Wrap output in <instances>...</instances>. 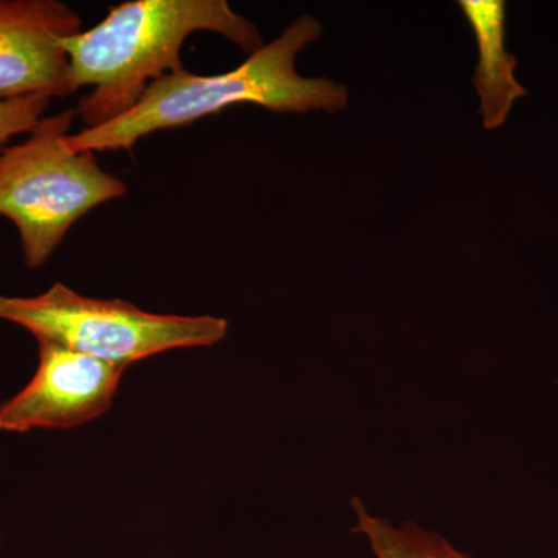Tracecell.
<instances>
[{"label":"cell","mask_w":558,"mask_h":558,"mask_svg":"<svg viewBox=\"0 0 558 558\" xmlns=\"http://www.w3.org/2000/svg\"><path fill=\"white\" fill-rule=\"evenodd\" d=\"M322 33V24L306 14L230 72L202 76L183 69L160 76L126 113L101 126L70 134L69 145L78 153H132L148 135L185 126L238 105H256L271 112H339L348 105L347 87L333 80L306 78L295 68L301 51Z\"/></svg>","instance_id":"7a4b0ae2"},{"label":"cell","mask_w":558,"mask_h":558,"mask_svg":"<svg viewBox=\"0 0 558 558\" xmlns=\"http://www.w3.org/2000/svg\"><path fill=\"white\" fill-rule=\"evenodd\" d=\"M60 0H0V101L73 94L62 39L83 31Z\"/></svg>","instance_id":"8992f818"},{"label":"cell","mask_w":558,"mask_h":558,"mask_svg":"<svg viewBox=\"0 0 558 558\" xmlns=\"http://www.w3.org/2000/svg\"><path fill=\"white\" fill-rule=\"evenodd\" d=\"M354 508L357 531L368 538L377 558H468L435 532L422 531L413 523L395 527L388 521L371 517L357 499Z\"/></svg>","instance_id":"ba28073f"},{"label":"cell","mask_w":558,"mask_h":558,"mask_svg":"<svg viewBox=\"0 0 558 558\" xmlns=\"http://www.w3.org/2000/svg\"><path fill=\"white\" fill-rule=\"evenodd\" d=\"M0 319L123 368L172 349L215 347L229 330L226 318L153 314L128 301L80 295L62 282L36 296L0 295Z\"/></svg>","instance_id":"277c9868"},{"label":"cell","mask_w":558,"mask_h":558,"mask_svg":"<svg viewBox=\"0 0 558 558\" xmlns=\"http://www.w3.org/2000/svg\"><path fill=\"white\" fill-rule=\"evenodd\" d=\"M51 98L38 94L0 101V150L17 135L28 134L44 119Z\"/></svg>","instance_id":"9c48e42d"},{"label":"cell","mask_w":558,"mask_h":558,"mask_svg":"<svg viewBox=\"0 0 558 558\" xmlns=\"http://www.w3.org/2000/svg\"><path fill=\"white\" fill-rule=\"evenodd\" d=\"M76 109L44 117L24 142L0 150V216L20 233L28 269L46 264L81 218L128 193L92 150L69 145Z\"/></svg>","instance_id":"3957f363"},{"label":"cell","mask_w":558,"mask_h":558,"mask_svg":"<svg viewBox=\"0 0 558 558\" xmlns=\"http://www.w3.org/2000/svg\"><path fill=\"white\" fill-rule=\"evenodd\" d=\"M38 343V369L27 387L0 405V432L72 429L109 411L126 368L49 341Z\"/></svg>","instance_id":"5b68a950"},{"label":"cell","mask_w":558,"mask_h":558,"mask_svg":"<svg viewBox=\"0 0 558 558\" xmlns=\"http://www.w3.org/2000/svg\"><path fill=\"white\" fill-rule=\"evenodd\" d=\"M476 44L480 61L472 84L478 92L481 117L487 131L498 130L508 120L513 102L527 90L515 78L517 58L506 50V7L502 0H461Z\"/></svg>","instance_id":"52a82bcc"},{"label":"cell","mask_w":558,"mask_h":558,"mask_svg":"<svg viewBox=\"0 0 558 558\" xmlns=\"http://www.w3.org/2000/svg\"><path fill=\"white\" fill-rule=\"evenodd\" d=\"M197 32L218 33L247 53L264 46L258 27L226 0H132L62 39L73 94L92 89L75 108L84 130L123 116L153 81L183 70L180 50Z\"/></svg>","instance_id":"6da1fadb"}]
</instances>
